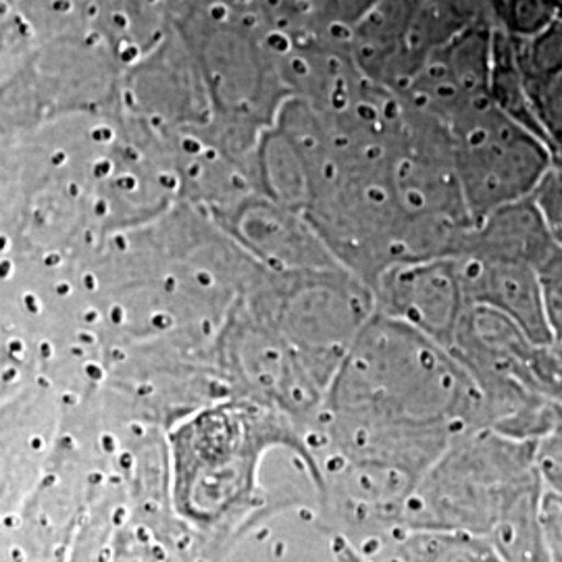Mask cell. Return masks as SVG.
Segmentation results:
<instances>
[{"mask_svg": "<svg viewBox=\"0 0 562 562\" xmlns=\"http://www.w3.org/2000/svg\"><path fill=\"white\" fill-rule=\"evenodd\" d=\"M536 469L546 494L562 503V422L536 442Z\"/></svg>", "mask_w": 562, "mask_h": 562, "instance_id": "obj_12", "label": "cell"}, {"mask_svg": "<svg viewBox=\"0 0 562 562\" xmlns=\"http://www.w3.org/2000/svg\"><path fill=\"white\" fill-rule=\"evenodd\" d=\"M373 296L378 313L415 327L448 350L469 306L452 257L394 267L378 281Z\"/></svg>", "mask_w": 562, "mask_h": 562, "instance_id": "obj_5", "label": "cell"}, {"mask_svg": "<svg viewBox=\"0 0 562 562\" xmlns=\"http://www.w3.org/2000/svg\"><path fill=\"white\" fill-rule=\"evenodd\" d=\"M557 413H559V419L562 422V404H557Z\"/></svg>", "mask_w": 562, "mask_h": 562, "instance_id": "obj_15", "label": "cell"}, {"mask_svg": "<svg viewBox=\"0 0 562 562\" xmlns=\"http://www.w3.org/2000/svg\"><path fill=\"white\" fill-rule=\"evenodd\" d=\"M554 246L557 241L552 240L538 204L529 196L506 204L477 223L459 255L540 267Z\"/></svg>", "mask_w": 562, "mask_h": 562, "instance_id": "obj_7", "label": "cell"}, {"mask_svg": "<svg viewBox=\"0 0 562 562\" xmlns=\"http://www.w3.org/2000/svg\"><path fill=\"white\" fill-rule=\"evenodd\" d=\"M533 201L542 213L552 240L562 248V165H554L546 173L542 183L533 192Z\"/></svg>", "mask_w": 562, "mask_h": 562, "instance_id": "obj_13", "label": "cell"}, {"mask_svg": "<svg viewBox=\"0 0 562 562\" xmlns=\"http://www.w3.org/2000/svg\"><path fill=\"white\" fill-rule=\"evenodd\" d=\"M329 427L350 469L419 485L457 438L483 429V396L442 344L375 311L341 359Z\"/></svg>", "mask_w": 562, "mask_h": 562, "instance_id": "obj_1", "label": "cell"}, {"mask_svg": "<svg viewBox=\"0 0 562 562\" xmlns=\"http://www.w3.org/2000/svg\"><path fill=\"white\" fill-rule=\"evenodd\" d=\"M529 383L546 401L562 404V338L536 344L529 357Z\"/></svg>", "mask_w": 562, "mask_h": 562, "instance_id": "obj_10", "label": "cell"}, {"mask_svg": "<svg viewBox=\"0 0 562 562\" xmlns=\"http://www.w3.org/2000/svg\"><path fill=\"white\" fill-rule=\"evenodd\" d=\"M536 442L492 429L462 434L413 492L404 529L462 531L487 538L504 508L540 483Z\"/></svg>", "mask_w": 562, "mask_h": 562, "instance_id": "obj_2", "label": "cell"}, {"mask_svg": "<svg viewBox=\"0 0 562 562\" xmlns=\"http://www.w3.org/2000/svg\"><path fill=\"white\" fill-rule=\"evenodd\" d=\"M357 550L371 562H504L487 538L462 531L398 529Z\"/></svg>", "mask_w": 562, "mask_h": 562, "instance_id": "obj_8", "label": "cell"}, {"mask_svg": "<svg viewBox=\"0 0 562 562\" xmlns=\"http://www.w3.org/2000/svg\"><path fill=\"white\" fill-rule=\"evenodd\" d=\"M452 259L457 262L467 304H482L503 313L536 344L552 340L543 313L538 267L487 261L471 255H457Z\"/></svg>", "mask_w": 562, "mask_h": 562, "instance_id": "obj_6", "label": "cell"}, {"mask_svg": "<svg viewBox=\"0 0 562 562\" xmlns=\"http://www.w3.org/2000/svg\"><path fill=\"white\" fill-rule=\"evenodd\" d=\"M554 165L550 146L515 120H490L475 127L457 161L475 225L506 204L533 196Z\"/></svg>", "mask_w": 562, "mask_h": 562, "instance_id": "obj_4", "label": "cell"}, {"mask_svg": "<svg viewBox=\"0 0 562 562\" xmlns=\"http://www.w3.org/2000/svg\"><path fill=\"white\" fill-rule=\"evenodd\" d=\"M542 482L522 490L504 508L487 540L494 543L504 562H554L543 522Z\"/></svg>", "mask_w": 562, "mask_h": 562, "instance_id": "obj_9", "label": "cell"}, {"mask_svg": "<svg viewBox=\"0 0 562 562\" xmlns=\"http://www.w3.org/2000/svg\"><path fill=\"white\" fill-rule=\"evenodd\" d=\"M336 557H338L340 562H371L369 559H364L355 546H350V543L341 540V538L336 540Z\"/></svg>", "mask_w": 562, "mask_h": 562, "instance_id": "obj_14", "label": "cell"}, {"mask_svg": "<svg viewBox=\"0 0 562 562\" xmlns=\"http://www.w3.org/2000/svg\"><path fill=\"white\" fill-rule=\"evenodd\" d=\"M538 278L542 288L543 313L550 327L552 340L562 338V248L554 250L538 267Z\"/></svg>", "mask_w": 562, "mask_h": 562, "instance_id": "obj_11", "label": "cell"}, {"mask_svg": "<svg viewBox=\"0 0 562 562\" xmlns=\"http://www.w3.org/2000/svg\"><path fill=\"white\" fill-rule=\"evenodd\" d=\"M244 415L223 408L204 413L181 431L173 508L202 540L229 536L252 508L257 452Z\"/></svg>", "mask_w": 562, "mask_h": 562, "instance_id": "obj_3", "label": "cell"}]
</instances>
